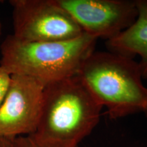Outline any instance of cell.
<instances>
[{"label":"cell","mask_w":147,"mask_h":147,"mask_svg":"<svg viewBox=\"0 0 147 147\" xmlns=\"http://www.w3.org/2000/svg\"><path fill=\"white\" fill-rule=\"evenodd\" d=\"M103 106L78 75L46 84L41 115L32 136L40 141L76 146L100 120Z\"/></svg>","instance_id":"cell-1"},{"label":"cell","mask_w":147,"mask_h":147,"mask_svg":"<svg viewBox=\"0 0 147 147\" xmlns=\"http://www.w3.org/2000/svg\"><path fill=\"white\" fill-rule=\"evenodd\" d=\"M1 34V21H0V35Z\"/></svg>","instance_id":"cell-12"},{"label":"cell","mask_w":147,"mask_h":147,"mask_svg":"<svg viewBox=\"0 0 147 147\" xmlns=\"http://www.w3.org/2000/svg\"><path fill=\"white\" fill-rule=\"evenodd\" d=\"M97 40L84 33L69 40L31 42L10 35L1 44L0 66L10 75L32 77L46 85L76 76Z\"/></svg>","instance_id":"cell-3"},{"label":"cell","mask_w":147,"mask_h":147,"mask_svg":"<svg viewBox=\"0 0 147 147\" xmlns=\"http://www.w3.org/2000/svg\"><path fill=\"white\" fill-rule=\"evenodd\" d=\"M45 87L32 77L11 75L8 92L0 104V139H15L36 132Z\"/></svg>","instance_id":"cell-5"},{"label":"cell","mask_w":147,"mask_h":147,"mask_svg":"<svg viewBox=\"0 0 147 147\" xmlns=\"http://www.w3.org/2000/svg\"><path fill=\"white\" fill-rule=\"evenodd\" d=\"M144 113H145L147 115V99H146V104H145V106H144Z\"/></svg>","instance_id":"cell-11"},{"label":"cell","mask_w":147,"mask_h":147,"mask_svg":"<svg viewBox=\"0 0 147 147\" xmlns=\"http://www.w3.org/2000/svg\"><path fill=\"white\" fill-rule=\"evenodd\" d=\"M11 80V75L0 66V104L8 92Z\"/></svg>","instance_id":"cell-9"},{"label":"cell","mask_w":147,"mask_h":147,"mask_svg":"<svg viewBox=\"0 0 147 147\" xmlns=\"http://www.w3.org/2000/svg\"><path fill=\"white\" fill-rule=\"evenodd\" d=\"M14 34L23 41L69 40L84 34L69 14L54 0H11Z\"/></svg>","instance_id":"cell-4"},{"label":"cell","mask_w":147,"mask_h":147,"mask_svg":"<svg viewBox=\"0 0 147 147\" xmlns=\"http://www.w3.org/2000/svg\"><path fill=\"white\" fill-rule=\"evenodd\" d=\"M0 147H14V139L1 138L0 139Z\"/></svg>","instance_id":"cell-10"},{"label":"cell","mask_w":147,"mask_h":147,"mask_svg":"<svg viewBox=\"0 0 147 147\" xmlns=\"http://www.w3.org/2000/svg\"><path fill=\"white\" fill-rule=\"evenodd\" d=\"M110 119L143 112L147 87L143 84L139 62L113 51H93L78 73Z\"/></svg>","instance_id":"cell-2"},{"label":"cell","mask_w":147,"mask_h":147,"mask_svg":"<svg viewBox=\"0 0 147 147\" xmlns=\"http://www.w3.org/2000/svg\"><path fill=\"white\" fill-rule=\"evenodd\" d=\"M137 18L129 28L107 40L109 51L134 57L138 55L142 78H147V1H136Z\"/></svg>","instance_id":"cell-7"},{"label":"cell","mask_w":147,"mask_h":147,"mask_svg":"<svg viewBox=\"0 0 147 147\" xmlns=\"http://www.w3.org/2000/svg\"><path fill=\"white\" fill-rule=\"evenodd\" d=\"M14 147H78L66 146L59 143L47 142L40 141L32 135L20 136L14 139Z\"/></svg>","instance_id":"cell-8"},{"label":"cell","mask_w":147,"mask_h":147,"mask_svg":"<svg viewBox=\"0 0 147 147\" xmlns=\"http://www.w3.org/2000/svg\"><path fill=\"white\" fill-rule=\"evenodd\" d=\"M78 24L84 34L112 39L136 20V1L131 0H54Z\"/></svg>","instance_id":"cell-6"}]
</instances>
